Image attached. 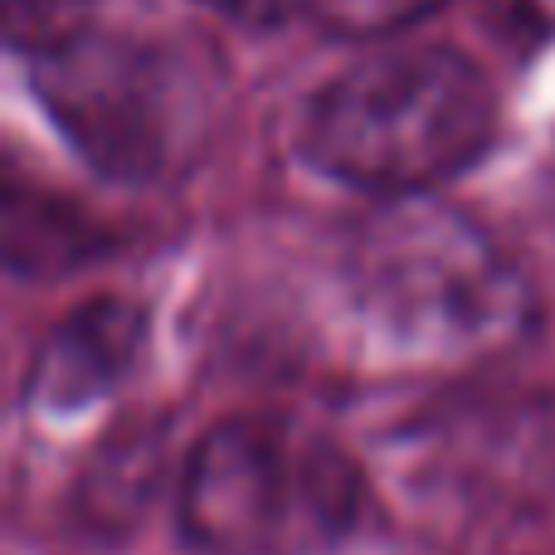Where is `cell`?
Wrapping results in <instances>:
<instances>
[{"instance_id":"1","label":"cell","mask_w":555,"mask_h":555,"mask_svg":"<svg viewBox=\"0 0 555 555\" xmlns=\"http://www.w3.org/2000/svg\"><path fill=\"white\" fill-rule=\"evenodd\" d=\"M498 117L478 59L453 44H385L307 98L297 152L346 191L414 201L478 166Z\"/></svg>"},{"instance_id":"2","label":"cell","mask_w":555,"mask_h":555,"mask_svg":"<svg viewBox=\"0 0 555 555\" xmlns=\"http://www.w3.org/2000/svg\"><path fill=\"white\" fill-rule=\"evenodd\" d=\"M365 473L287 414H230L195 439L176 488L181 537L205 555H326L361 531Z\"/></svg>"},{"instance_id":"3","label":"cell","mask_w":555,"mask_h":555,"mask_svg":"<svg viewBox=\"0 0 555 555\" xmlns=\"http://www.w3.org/2000/svg\"><path fill=\"white\" fill-rule=\"evenodd\" d=\"M29 88L54 132L117 185L191 171L215 117L191 49L98 25L29 54Z\"/></svg>"},{"instance_id":"4","label":"cell","mask_w":555,"mask_h":555,"mask_svg":"<svg viewBox=\"0 0 555 555\" xmlns=\"http://www.w3.org/2000/svg\"><path fill=\"white\" fill-rule=\"evenodd\" d=\"M361 302L410 346L482 351L527 326L531 297L498 244L434 195L390 201L351 249Z\"/></svg>"},{"instance_id":"5","label":"cell","mask_w":555,"mask_h":555,"mask_svg":"<svg viewBox=\"0 0 555 555\" xmlns=\"http://www.w3.org/2000/svg\"><path fill=\"white\" fill-rule=\"evenodd\" d=\"M152 317L132 297H88L59 317L25 371V404L44 414H78L107 400L146 351Z\"/></svg>"},{"instance_id":"6","label":"cell","mask_w":555,"mask_h":555,"mask_svg":"<svg viewBox=\"0 0 555 555\" xmlns=\"http://www.w3.org/2000/svg\"><path fill=\"white\" fill-rule=\"evenodd\" d=\"M98 249H107V234L78 205L54 201V195H29L25 185L5 191V263L15 278L64 273L93 259Z\"/></svg>"},{"instance_id":"7","label":"cell","mask_w":555,"mask_h":555,"mask_svg":"<svg viewBox=\"0 0 555 555\" xmlns=\"http://www.w3.org/2000/svg\"><path fill=\"white\" fill-rule=\"evenodd\" d=\"M434 5L443 0H307V15L341 39H380L410 29Z\"/></svg>"},{"instance_id":"8","label":"cell","mask_w":555,"mask_h":555,"mask_svg":"<svg viewBox=\"0 0 555 555\" xmlns=\"http://www.w3.org/2000/svg\"><path fill=\"white\" fill-rule=\"evenodd\" d=\"M88 10L93 0H5V29L20 49L39 54V49L88 29Z\"/></svg>"},{"instance_id":"9","label":"cell","mask_w":555,"mask_h":555,"mask_svg":"<svg viewBox=\"0 0 555 555\" xmlns=\"http://www.w3.org/2000/svg\"><path fill=\"white\" fill-rule=\"evenodd\" d=\"M201 5L240 29H278L293 15H302L307 0H201Z\"/></svg>"}]
</instances>
